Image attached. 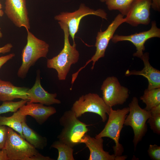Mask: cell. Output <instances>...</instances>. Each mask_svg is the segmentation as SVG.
Returning a JSON list of instances; mask_svg holds the SVG:
<instances>
[{"instance_id": "obj_1", "label": "cell", "mask_w": 160, "mask_h": 160, "mask_svg": "<svg viewBox=\"0 0 160 160\" xmlns=\"http://www.w3.org/2000/svg\"><path fill=\"white\" fill-rule=\"evenodd\" d=\"M58 23L64 33V47L57 55L47 59V66L48 68L54 69L57 71L59 80H64L66 79L71 65L78 62L79 54L76 49L75 42H73L72 45L70 43L67 25L60 21Z\"/></svg>"}, {"instance_id": "obj_2", "label": "cell", "mask_w": 160, "mask_h": 160, "mask_svg": "<svg viewBox=\"0 0 160 160\" xmlns=\"http://www.w3.org/2000/svg\"><path fill=\"white\" fill-rule=\"evenodd\" d=\"M4 148L9 160H53L40 153L19 134L8 127V134Z\"/></svg>"}, {"instance_id": "obj_3", "label": "cell", "mask_w": 160, "mask_h": 160, "mask_svg": "<svg viewBox=\"0 0 160 160\" xmlns=\"http://www.w3.org/2000/svg\"><path fill=\"white\" fill-rule=\"evenodd\" d=\"M59 121L63 128L57 138L73 148L81 143L82 137L89 131L87 127L89 125L79 120L71 110L65 111Z\"/></svg>"}, {"instance_id": "obj_4", "label": "cell", "mask_w": 160, "mask_h": 160, "mask_svg": "<svg viewBox=\"0 0 160 160\" xmlns=\"http://www.w3.org/2000/svg\"><path fill=\"white\" fill-rule=\"evenodd\" d=\"M27 42L22 50V63L17 72L20 78H25L31 67L41 57H46L49 50V45L45 41L36 37L27 30Z\"/></svg>"}, {"instance_id": "obj_5", "label": "cell", "mask_w": 160, "mask_h": 160, "mask_svg": "<svg viewBox=\"0 0 160 160\" xmlns=\"http://www.w3.org/2000/svg\"><path fill=\"white\" fill-rule=\"evenodd\" d=\"M129 112V107L113 110L111 107L108 121L104 128L95 137H109L113 140L115 145L113 147L114 154L121 156L124 148L119 143L120 134L123 127L124 120Z\"/></svg>"}, {"instance_id": "obj_6", "label": "cell", "mask_w": 160, "mask_h": 160, "mask_svg": "<svg viewBox=\"0 0 160 160\" xmlns=\"http://www.w3.org/2000/svg\"><path fill=\"white\" fill-rule=\"evenodd\" d=\"M129 114L127 116L124 125L132 128L134 133L133 142L135 150L138 143L141 141L147 131L146 122L149 117L150 111L142 108L137 97H133L129 105Z\"/></svg>"}, {"instance_id": "obj_7", "label": "cell", "mask_w": 160, "mask_h": 160, "mask_svg": "<svg viewBox=\"0 0 160 160\" xmlns=\"http://www.w3.org/2000/svg\"><path fill=\"white\" fill-rule=\"evenodd\" d=\"M111 108L97 94L89 93L82 95L76 101L71 110L78 118L85 113L91 112L98 114L102 121L105 122L107 119V114H109Z\"/></svg>"}, {"instance_id": "obj_8", "label": "cell", "mask_w": 160, "mask_h": 160, "mask_svg": "<svg viewBox=\"0 0 160 160\" xmlns=\"http://www.w3.org/2000/svg\"><path fill=\"white\" fill-rule=\"evenodd\" d=\"M123 16L121 14H119L105 31L98 32L95 45L96 47V51L95 54L91 59L87 62L83 67L80 68L77 72L72 75V79L75 80L80 71L92 61V63L91 69L93 70L96 62L101 58L104 57L109 42L114 36L115 31L121 24L125 22V19Z\"/></svg>"}, {"instance_id": "obj_9", "label": "cell", "mask_w": 160, "mask_h": 160, "mask_svg": "<svg viewBox=\"0 0 160 160\" xmlns=\"http://www.w3.org/2000/svg\"><path fill=\"white\" fill-rule=\"evenodd\" d=\"M93 15L107 20V14L103 9H99L95 10L81 4L79 9L73 12H63L55 16V19L66 24L68 27L69 34L75 42L74 38L78 30L80 21L84 17Z\"/></svg>"}, {"instance_id": "obj_10", "label": "cell", "mask_w": 160, "mask_h": 160, "mask_svg": "<svg viewBox=\"0 0 160 160\" xmlns=\"http://www.w3.org/2000/svg\"><path fill=\"white\" fill-rule=\"evenodd\" d=\"M103 99L109 106L122 105L129 97V90L121 86L117 77L109 76L103 81L101 86Z\"/></svg>"}, {"instance_id": "obj_11", "label": "cell", "mask_w": 160, "mask_h": 160, "mask_svg": "<svg viewBox=\"0 0 160 160\" xmlns=\"http://www.w3.org/2000/svg\"><path fill=\"white\" fill-rule=\"evenodd\" d=\"M153 37H160V29L157 27L155 21L152 22L151 27L147 31L128 36L116 34L113 36L111 39L112 41L115 43L122 41L131 42L136 47L137 50L136 52L133 54V56L140 58L145 50L144 45L145 42Z\"/></svg>"}, {"instance_id": "obj_12", "label": "cell", "mask_w": 160, "mask_h": 160, "mask_svg": "<svg viewBox=\"0 0 160 160\" xmlns=\"http://www.w3.org/2000/svg\"><path fill=\"white\" fill-rule=\"evenodd\" d=\"M4 12L14 24L26 30L30 28L26 0H5Z\"/></svg>"}, {"instance_id": "obj_13", "label": "cell", "mask_w": 160, "mask_h": 160, "mask_svg": "<svg viewBox=\"0 0 160 160\" xmlns=\"http://www.w3.org/2000/svg\"><path fill=\"white\" fill-rule=\"evenodd\" d=\"M151 3V0H136L125 18V22L133 26L148 25Z\"/></svg>"}, {"instance_id": "obj_14", "label": "cell", "mask_w": 160, "mask_h": 160, "mask_svg": "<svg viewBox=\"0 0 160 160\" xmlns=\"http://www.w3.org/2000/svg\"><path fill=\"white\" fill-rule=\"evenodd\" d=\"M103 138H96L85 134L81 140V143H84L90 151L88 160H124L126 156H116L111 155L103 148Z\"/></svg>"}, {"instance_id": "obj_15", "label": "cell", "mask_w": 160, "mask_h": 160, "mask_svg": "<svg viewBox=\"0 0 160 160\" xmlns=\"http://www.w3.org/2000/svg\"><path fill=\"white\" fill-rule=\"evenodd\" d=\"M35 83L33 87L28 90L27 95L30 103H39L50 105L54 104H60L61 101L56 98L57 94L50 93L46 91L41 84L40 71H37Z\"/></svg>"}, {"instance_id": "obj_16", "label": "cell", "mask_w": 160, "mask_h": 160, "mask_svg": "<svg viewBox=\"0 0 160 160\" xmlns=\"http://www.w3.org/2000/svg\"><path fill=\"white\" fill-rule=\"evenodd\" d=\"M26 103L21 107L18 111L22 115L31 116L40 125L44 123L50 116L56 112V109L52 106L28 101Z\"/></svg>"}, {"instance_id": "obj_17", "label": "cell", "mask_w": 160, "mask_h": 160, "mask_svg": "<svg viewBox=\"0 0 160 160\" xmlns=\"http://www.w3.org/2000/svg\"><path fill=\"white\" fill-rule=\"evenodd\" d=\"M143 61L144 67L141 71L127 70L125 73L126 76L140 75L148 80V85L147 89H151L160 88V71L153 67L149 61V54L143 53L140 58Z\"/></svg>"}, {"instance_id": "obj_18", "label": "cell", "mask_w": 160, "mask_h": 160, "mask_svg": "<svg viewBox=\"0 0 160 160\" xmlns=\"http://www.w3.org/2000/svg\"><path fill=\"white\" fill-rule=\"evenodd\" d=\"M28 89L25 87L15 86L11 82L0 79V101H9L20 98L28 101L27 95Z\"/></svg>"}, {"instance_id": "obj_19", "label": "cell", "mask_w": 160, "mask_h": 160, "mask_svg": "<svg viewBox=\"0 0 160 160\" xmlns=\"http://www.w3.org/2000/svg\"><path fill=\"white\" fill-rule=\"evenodd\" d=\"M23 133L24 138L36 149H43L47 145V138L29 127L26 122H23Z\"/></svg>"}, {"instance_id": "obj_20", "label": "cell", "mask_w": 160, "mask_h": 160, "mask_svg": "<svg viewBox=\"0 0 160 160\" xmlns=\"http://www.w3.org/2000/svg\"><path fill=\"white\" fill-rule=\"evenodd\" d=\"M26 116L22 115L18 110L11 116H0V124L12 128L24 138L23 133L22 124L26 120Z\"/></svg>"}, {"instance_id": "obj_21", "label": "cell", "mask_w": 160, "mask_h": 160, "mask_svg": "<svg viewBox=\"0 0 160 160\" xmlns=\"http://www.w3.org/2000/svg\"><path fill=\"white\" fill-rule=\"evenodd\" d=\"M140 99L146 105L144 109L149 111L160 105V88L151 89H145Z\"/></svg>"}, {"instance_id": "obj_22", "label": "cell", "mask_w": 160, "mask_h": 160, "mask_svg": "<svg viewBox=\"0 0 160 160\" xmlns=\"http://www.w3.org/2000/svg\"><path fill=\"white\" fill-rule=\"evenodd\" d=\"M135 0H106L105 2L109 10H117L124 16L127 15Z\"/></svg>"}, {"instance_id": "obj_23", "label": "cell", "mask_w": 160, "mask_h": 160, "mask_svg": "<svg viewBox=\"0 0 160 160\" xmlns=\"http://www.w3.org/2000/svg\"><path fill=\"white\" fill-rule=\"evenodd\" d=\"M51 147L57 149L58 155L57 160H74L73 156V149L59 140L53 143Z\"/></svg>"}, {"instance_id": "obj_24", "label": "cell", "mask_w": 160, "mask_h": 160, "mask_svg": "<svg viewBox=\"0 0 160 160\" xmlns=\"http://www.w3.org/2000/svg\"><path fill=\"white\" fill-rule=\"evenodd\" d=\"M151 114L148 120V123L154 133L160 134V105L150 111Z\"/></svg>"}, {"instance_id": "obj_25", "label": "cell", "mask_w": 160, "mask_h": 160, "mask_svg": "<svg viewBox=\"0 0 160 160\" xmlns=\"http://www.w3.org/2000/svg\"><path fill=\"white\" fill-rule=\"evenodd\" d=\"M28 101L21 99L17 102L11 101H4L0 105V115L9 112H16L21 107L26 103Z\"/></svg>"}, {"instance_id": "obj_26", "label": "cell", "mask_w": 160, "mask_h": 160, "mask_svg": "<svg viewBox=\"0 0 160 160\" xmlns=\"http://www.w3.org/2000/svg\"><path fill=\"white\" fill-rule=\"evenodd\" d=\"M149 157L153 160H160V146L156 144L150 145L148 150Z\"/></svg>"}, {"instance_id": "obj_27", "label": "cell", "mask_w": 160, "mask_h": 160, "mask_svg": "<svg viewBox=\"0 0 160 160\" xmlns=\"http://www.w3.org/2000/svg\"><path fill=\"white\" fill-rule=\"evenodd\" d=\"M8 134V127L0 124V149L4 147Z\"/></svg>"}, {"instance_id": "obj_28", "label": "cell", "mask_w": 160, "mask_h": 160, "mask_svg": "<svg viewBox=\"0 0 160 160\" xmlns=\"http://www.w3.org/2000/svg\"><path fill=\"white\" fill-rule=\"evenodd\" d=\"M15 56V54L12 53L0 57V69L4 64Z\"/></svg>"}, {"instance_id": "obj_29", "label": "cell", "mask_w": 160, "mask_h": 160, "mask_svg": "<svg viewBox=\"0 0 160 160\" xmlns=\"http://www.w3.org/2000/svg\"><path fill=\"white\" fill-rule=\"evenodd\" d=\"M13 47L11 43H8L4 46L0 47V54H5L9 52Z\"/></svg>"}, {"instance_id": "obj_30", "label": "cell", "mask_w": 160, "mask_h": 160, "mask_svg": "<svg viewBox=\"0 0 160 160\" xmlns=\"http://www.w3.org/2000/svg\"><path fill=\"white\" fill-rule=\"evenodd\" d=\"M151 7L155 11L159 12L160 10V0H151Z\"/></svg>"}, {"instance_id": "obj_31", "label": "cell", "mask_w": 160, "mask_h": 160, "mask_svg": "<svg viewBox=\"0 0 160 160\" xmlns=\"http://www.w3.org/2000/svg\"><path fill=\"white\" fill-rule=\"evenodd\" d=\"M0 160H9L7 152L4 148L0 149Z\"/></svg>"}, {"instance_id": "obj_32", "label": "cell", "mask_w": 160, "mask_h": 160, "mask_svg": "<svg viewBox=\"0 0 160 160\" xmlns=\"http://www.w3.org/2000/svg\"><path fill=\"white\" fill-rule=\"evenodd\" d=\"M2 6L0 2V17H2L3 16L4 13L2 9ZM1 28H0V38L2 37L3 36L2 33L1 31Z\"/></svg>"}, {"instance_id": "obj_33", "label": "cell", "mask_w": 160, "mask_h": 160, "mask_svg": "<svg viewBox=\"0 0 160 160\" xmlns=\"http://www.w3.org/2000/svg\"><path fill=\"white\" fill-rule=\"evenodd\" d=\"M100 1L102 2H105L106 0H100Z\"/></svg>"}]
</instances>
